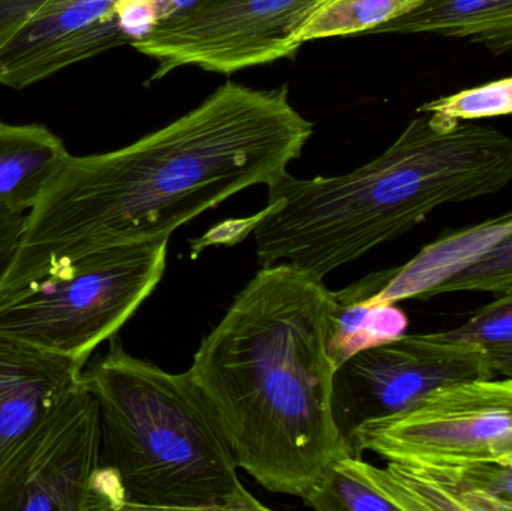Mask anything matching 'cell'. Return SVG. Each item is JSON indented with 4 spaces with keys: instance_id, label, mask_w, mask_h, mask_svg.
Segmentation results:
<instances>
[{
    "instance_id": "obj_1",
    "label": "cell",
    "mask_w": 512,
    "mask_h": 511,
    "mask_svg": "<svg viewBox=\"0 0 512 511\" xmlns=\"http://www.w3.org/2000/svg\"><path fill=\"white\" fill-rule=\"evenodd\" d=\"M312 132L288 86L259 90L227 81L135 143L71 156L27 213L0 297L99 249L170 239L228 198L288 173Z\"/></svg>"
},
{
    "instance_id": "obj_2",
    "label": "cell",
    "mask_w": 512,
    "mask_h": 511,
    "mask_svg": "<svg viewBox=\"0 0 512 511\" xmlns=\"http://www.w3.org/2000/svg\"><path fill=\"white\" fill-rule=\"evenodd\" d=\"M331 291L289 263L262 267L201 341L191 374L265 491L303 500L349 453L333 414Z\"/></svg>"
},
{
    "instance_id": "obj_3",
    "label": "cell",
    "mask_w": 512,
    "mask_h": 511,
    "mask_svg": "<svg viewBox=\"0 0 512 511\" xmlns=\"http://www.w3.org/2000/svg\"><path fill=\"white\" fill-rule=\"evenodd\" d=\"M382 155L342 176L268 186L254 230L261 267L289 263L315 278L357 261L445 204L498 194L512 180V138L420 113Z\"/></svg>"
},
{
    "instance_id": "obj_4",
    "label": "cell",
    "mask_w": 512,
    "mask_h": 511,
    "mask_svg": "<svg viewBox=\"0 0 512 511\" xmlns=\"http://www.w3.org/2000/svg\"><path fill=\"white\" fill-rule=\"evenodd\" d=\"M81 384L98 402L102 467L123 510H267L243 486L227 435L189 372L137 359L114 336Z\"/></svg>"
},
{
    "instance_id": "obj_5",
    "label": "cell",
    "mask_w": 512,
    "mask_h": 511,
    "mask_svg": "<svg viewBox=\"0 0 512 511\" xmlns=\"http://www.w3.org/2000/svg\"><path fill=\"white\" fill-rule=\"evenodd\" d=\"M168 240L99 249L0 297V335L89 362L161 284Z\"/></svg>"
},
{
    "instance_id": "obj_6",
    "label": "cell",
    "mask_w": 512,
    "mask_h": 511,
    "mask_svg": "<svg viewBox=\"0 0 512 511\" xmlns=\"http://www.w3.org/2000/svg\"><path fill=\"white\" fill-rule=\"evenodd\" d=\"M327 0H194L131 42L158 62L152 81L186 66L230 75L295 56V33Z\"/></svg>"
},
{
    "instance_id": "obj_7",
    "label": "cell",
    "mask_w": 512,
    "mask_h": 511,
    "mask_svg": "<svg viewBox=\"0 0 512 511\" xmlns=\"http://www.w3.org/2000/svg\"><path fill=\"white\" fill-rule=\"evenodd\" d=\"M426 465L502 464L512 456V380L441 387L403 413L364 423L351 453Z\"/></svg>"
},
{
    "instance_id": "obj_8",
    "label": "cell",
    "mask_w": 512,
    "mask_h": 511,
    "mask_svg": "<svg viewBox=\"0 0 512 511\" xmlns=\"http://www.w3.org/2000/svg\"><path fill=\"white\" fill-rule=\"evenodd\" d=\"M93 510L123 506L102 467L98 402L80 380L0 477V511Z\"/></svg>"
},
{
    "instance_id": "obj_9",
    "label": "cell",
    "mask_w": 512,
    "mask_h": 511,
    "mask_svg": "<svg viewBox=\"0 0 512 511\" xmlns=\"http://www.w3.org/2000/svg\"><path fill=\"white\" fill-rule=\"evenodd\" d=\"M487 378L498 377L472 342L448 332L405 333L360 351L336 369L334 420L351 453L355 431L364 423L403 413L441 387Z\"/></svg>"
},
{
    "instance_id": "obj_10",
    "label": "cell",
    "mask_w": 512,
    "mask_h": 511,
    "mask_svg": "<svg viewBox=\"0 0 512 511\" xmlns=\"http://www.w3.org/2000/svg\"><path fill=\"white\" fill-rule=\"evenodd\" d=\"M128 42L120 0H0V84L11 89Z\"/></svg>"
},
{
    "instance_id": "obj_11",
    "label": "cell",
    "mask_w": 512,
    "mask_h": 511,
    "mask_svg": "<svg viewBox=\"0 0 512 511\" xmlns=\"http://www.w3.org/2000/svg\"><path fill=\"white\" fill-rule=\"evenodd\" d=\"M86 365L0 335V477Z\"/></svg>"
},
{
    "instance_id": "obj_12",
    "label": "cell",
    "mask_w": 512,
    "mask_h": 511,
    "mask_svg": "<svg viewBox=\"0 0 512 511\" xmlns=\"http://www.w3.org/2000/svg\"><path fill=\"white\" fill-rule=\"evenodd\" d=\"M385 470L402 511H512L508 465L390 461Z\"/></svg>"
},
{
    "instance_id": "obj_13",
    "label": "cell",
    "mask_w": 512,
    "mask_h": 511,
    "mask_svg": "<svg viewBox=\"0 0 512 511\" xmlns=\"http://www.w3.org/2000/svg\"><path fill=\"white\" fill-rule=\"evenodd\" d=\"M512 233V212L466 230L456 231L424 246L409 263L396 267L393 278L370 303H400L403 300L432 299L433 291L475 263L496 243Z\"/></svg>"
},
{
    "instance_id": "obj_14",
    "label": "cell",
    "mask_w": 512,
    "mask_h": 511,
    "mask_svg": "<svg viewBox=\"0 0 512 511\" xmlns=\"http://www.w3.org/2000/svg\"><path fill=\"white\" fill-rule=\"evenodd\" d=\"M71 156L62 138L47 126L0 120V206L27 215Z\"/></svg>"
},
{
    "instance_id": "obj_15",
    "label": "cell",
    "mask_w": 512,
    "mask_h": 511,
    "mask_svg": "<svg viewBox=\"0 0 512 511\" xmlns=\"http://www.w3.org/2000/svg\"><path fill=\"white\" fill-rule=\"evenodd\" d=\"M396 267L364 276L331 291L328 309V353L336 369L360 351L405 335L409 321L397 303H370L393 278Z\"/></svg>"
},
{
    "instance_id": "obj_16",
    "label": "cell",
    "mask_w": 512,
    "mask_h": 511,
    "mask_svg": "<svg viewBox=\"0 0 512 511\" xmlns=\"http://www.w3.org/2000/svg\"><path fill=\"white\" fill-rule=\"evenodd\" d=\"M372 33H432L507 51L512 48V0H421Z\"/></svg>"
},
{
    "instance_id": "obj_17",
    "label": "cell",
    "mask_w": 512,
    "mask_h": 511,
    "mask_svg": "<svg viewBox=\"0 0 512 511\" xmlns=\"http://www.w3.org/2000/svg\"><path fill=\"white\" fill-rule=\"evenodd\" d=\"M318 511H402L385 468L346 453L303 498Z\"/></svg>"
},
{
    "instance_id": "obj_18",
    "label": "cell",
    "mask_w": 512,
    "mask_h": 511,
    "mask_svg": "<svg viewBox=\"0 0 512 511\" xmlns=\"http://www.w3.org/2000/svg\"><path fill=\"white\" fill-rule=\"evenodd\" d=\"M421 0H327L295 33L303 45L316 39L372 33L402 17Z\"/></svg>"
},
{
    "instance_id": "obj_19",
    "label": "cell",
    "mask_w": 512,
    "mask_h": 511,
    "mask_svg": "<svg viewBox=\"0 0 512 511\" xmlns=\"http://www.w3.org/2000/svg\"><path fill=\"white\" fill-rule=\"evenodd\" d=\"M448 333L480 347L493 374L512 380V291L496 294L493 302Z\"/></svg>"
},
{
    "instance_id": "obj_20",
    "label": "cell",
    "mask_w": 512,
    "mask_h": 511,
    "mask_svg": "<svg viewBox=\"0 0 512 511\" xmlns=\"http://www.w3.org/2000/svg\"><path fill=\"white\" fill-rule=\"evenodd\" d=\"M418 113L441 114L456 122L508 116L512 114V77L427 102Z\"/></svg>"
},
{
    "instance_id": "obj_21",
    "label": "cell",
    "mask_w": 512,
    "mask_h": 511,
    "mask_svg": "<svg viewBox=\"0 0 512 511\" xmlns=\"http://www.w3.org/2000/svg\"><path fill=\"white\" fill-rule=\"evenodd\" d=\"M460 291L502 294L512 291V233L496 243L475 263L442 282L433 297Z\"/></svg>"
},
{
    "instance_id": "obj_22",
    "label": "cell",
    "mask_w": 512,
    "mask_h": 511,
    "mask_svg": "<svg viewBox=\"0 0 512 511\" xmlns=\"http://www.w3.org/2000/svg\"><path fill=\"white\" fill-rule=\"evenodd\" d=\"M262 218L261 212L246 219H234V221L222 222L218 227L213 228L210 233L201 239L191 242L192 257H197L204 248L210 245H234L245 239L249 233H254L256 225L259 224Z\"/></svg>"
},
{
    "instance_id": "obj_23",
    "label": "cell",
    "mask_w": 512,
    "mask_h": 511,
    "mask_svg": "<svg viewBox=\"0 0 512 511\" xmlns=\"http://www.w3.org/2000/svg\"><path fill=\"white\" fill-rule=\"evenodd\" d=\"M24 221L26 215L23 213L12 212L8 207L0 206V281L17 251Z\"/></svg>"
},
{
    "instance_id": "obj_24",
    "label": "cell",
    "mask_w": 512,
    "mask_h": 511,
    "mask_svg": "<svg viewBox=\"0 0 512 511\" xmlns=\"http://www.w3.org/2000/svg\"><path fill=\"white\" fill-rule=\"evenodd\" d=\"M504 465H508V467H512V456L511 458L505 459L504 462H502Z\"/></svg>"
}]
</instances>
